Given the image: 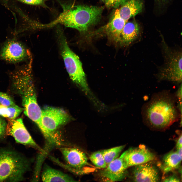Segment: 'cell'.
<instances>
[{
	"mask_svg": "<svg viewBox=\"0 0 182 182\" xmlns=\"http://www.w3.org/2000/svg\"><path fill=\"white\" fill-rule=\"evenodd\" d=\"M127 168L122 154L104 169L101 175L108 181H120L125 177Z\"/></svg>",
	"mask_w": 182,
	"mask_h": 182,
	"instance_id": "obj_12",
	"label": "cell"
},
{
	"mask_svg": "<svg viewBox=\"0 0 182 182\" xmlns=\"http://www.w3.org/2000/svg\"><path fill=\"white\" fill-rule=\"evenodd\" d=\"M126 22L119 16L116 9L111 20L96 31V33H103L114 41L119 42L121 32Z\"/></svg>",
	"mask_w": 182,
	"mask_h": 182,
	"instance_id": "obj_14",
	"label": "cell"
},
{
	"mask_svg": "<svg viewBox=\"0 0 182 182\" xmlns=\"http://www.w3.org/2000/svg\"><path fill=\"white\" fill-rule=\"evenodd\" d=\"M9 120L7 125L6 135L12 136L18 143L31 146L42 150L26 128L22 118Z\"/></svg>",
	"mask_w": 182,
	"mask_h": 182,
	"instance_id": "obj_9",
	"label": "cell"
},
{
	"mask_svg": "<svg viewBox=\"0 0 182 182\" xmlns=\"http://www.w3.org/2000/svg\"><path fill=\"white\" fill-rule=\"evenodd\" d=\"M140 26L135 21H127L121 32L119 42L124 45H129L138 37L140 33Z\"/></svg>",
	"mask_w": 182,
	"mask_h": 182,
	"instance_id": "obj_16",
	"label": "cell"
},
{
	"mask_svg": "<svg viewBox=\"0 0 182 182\" xmlns=\"http://www.w3.org/2000/svg\"><path fill=\"white\" fill-rule=\"evenodd\" d=\"M128 0H107L105 3L108 8H116L125 4Z\"/></svg>",
	"mask_w": 182,
	"mask_h": 182,
	"instance_id": "obj_23",
	"label": "cell"
},
{
	"mask_svg": "<svg viewBox=\"0 0 182 182\" xmlns=\"http://www.w3.org/2000/svg\"></svg>",
	"mask_w": 182,
	"mask_h": 182,
	"instance_id": "obj_33",
	"label": "cell"
},
{
	"mask_svg": "<svg viewBox=\"0 0 182 182\" xmlns=\"http://www.w3.org/2000/svg\"><path fill=\"white\" fill-rule=\"evenodd\" d=\"M70 119L69 114L61 108L46 106L42 109V124L48 131L53 134L56 129Z\"/></svg>",
	"mask_w": 182,
	"mask_h": 182,
	"instance_id": "obj_8",
	"label": "cell"
},
{
	"mask_svg": "<svg viewBox=\"0 0 182 182\" xmlns=\"http://www.w3.org/2000/svg\"><path fill=\"white\" fill-rule=\"evenodd\" d=\"M30 5H40L46 7L44 0H15Z\"/></svg>",
	"mask_w": 182,
	"mask_h": 182,
	"instance_id": "obj_24",
	"label": "cell"
},
{
	"mask_svg": "<svg viewBox=\"0 0 182 182\" xmlns=\"http://www.w3.org/2000/svg\"><path fill=\"white\" fill-rule=\"evenodd\" d=\"M5 3H6L9 0H3Z\"/></svg>",
	"mask_w": 182,
	"mask_h": 182,
	"instance_id": "obj_31",
	"label": "cell"
},
{
	"mask_svg": "<svg viewBox=\"0 0 182 182\" xmlns=\"http://www.w3.org/2000/svg\"><path fill=\"white\" fill-rule=\"evenodd\" d=\"M128 168L155 160V156L144 145L131 148L122 154Z\"/></svg>",
	"mask_w": 182,
	"mask_h": 182,
	"instance_id": "obj_10",
	"label": "cell"
},
{
	"mask_svg": "<svg viewBox=\"0 0 182 182\" xmlns=\"http://www.w3.org/2000/svg\"><path fill=\"white\" fill-rule=\"evenodd\" d=\"M182 134L179 136L176 143V149L182 147Z\"/></svg>",
	"mask_w": 182,
	"mask_h": 182,
	"instance_id": "obj_28",
	"label": "cell"
},
{
	"mask_svg": "<svg viewBox=\"0 0 182 182\" xmlns=\"http://www.w3.org/2000/svg\"><path fill=\"white\" fill-rule=\"evenodd\" d=\"M177 101L176 95L168 90L154 94L142 107L144 122L154 129L167 128L178 121L181 116L180 108L176 105Z\"/></svg>",
	"mask_w": 182,
	"mask_h": 182,
	"instance_id": "obj_1",
	"label": "cell"
},
{
	"mask_svg": "<svg viewBox=\"0 0 182 182\" xmlns=\"http://www.w3.org/2000/svg\"><path fill=\"white\" fill-rule=\"evenodd\" d=\"M41 179L44 182H72L75 181L71 177L59 171L46 168L43 171Z\"/></svg>",
	"mask_w": 182,
	"mask_h": 182,
	"instance_id": "obj_18",
	"label": "cell"
},
{
	"mask_svg": "<svg viewBox=\"0 0 182 182\" xmlns=\"http://www.w3.org/2000/svg\"><path fill=\"white\" fill-rule=\"evenodd\" d=\"M28 160L14 150L0 148V182H18L29 168Z\"/></svg>",
	"mask_w": 182,
	"mask_h": 182,
	"instance_id": "obj_4",
	"label": "cell"
},
{
	"mask_svg": "<svg viewBox=\"0 0 182 182\" xmlns=\"http://www.w3.org/2000/svg\"><path fill=\"white\" fill-rule=\"evenodd\" d=\"M7 108L10 112L8 118L10 119H15L24 110L23 108L20 107L15 104L7 106Z\"/></svg>",
	"mask_w": 182,
	"mask_h": 182,
	"instance_id": "obj_21",
	"label": "cell"
},
{
	"mask_svg": "<svg viewBox=\"0 0 182 182\" xmlns=\"http://www.w3.org/2000/svg\"><path fill=\"white\" fill-rule=\"evenodd\" d=\"M30 53L24 45L15 38L6 40L0 50V59L15 63L30 58Z\"/></svg>",
	"mask_w": 182,
	"mask_h": 182,
	"instance_id": "obj_7",
	"label": "cell"
},
{
	"mask_svg": "<svg viewBox=\"0 0 182 182\" xmlns=\"http://www.w3.org/2000/svg\"><path fill=\"white\" fill-rule=\"evenodd\" d=\"M182 157L176 151H172L164 156L160 168L164 174L178 169L180 167Z\"/></svg>",
	"mask_w": 182,
	"mask_h": 182,
	"instance_id": "obj_17",
	"label": "cell"
},
{
	"mask_svg": "<svg viewBox=\"0 0 182 182\" xmlns=\"http://www.w3.org/2000/svg\"><path fill=\"white\" fill-rule=\"evenodd\" d=\"M10 112L7 106L0 104V116L3 117L8 118Z\"/></svg>",
	"mask_w": 182,
	"mask_h": 182,
	"instance_id": "obj_26",
	"label": "cell"
},
{
	"mask_svg": "<svg viewBox=\"0 0 182 182\" xmlns=\"http://www.w3.org/2000/svg\"><path fill=\"white\" fill-rule=\"evenodd\" d=\"M163 181L164 182H179L180 179L175 175L170 176L165 178L163 179Z\"/></svg>",
	"mask_w": 182,
	"mask_h": 182,
	"instance_id": "obj_27",
	"label": "cell"
},
{
	"mask_svg": "<svg viewBox=\"0 0 182 182\" xmlns=\"http://www.w3.org/2000/svg\"><path fill=\"white\" fill-rule=\"evenodd\" d=\"M150 162L134 166L132 178L135 182H157L160 180L158 169Z\"/></svg>",
	"mask_w": 182,
	"mask_h": 182,
	"instance_id": "obj_13",
	"label": "cell"
},
{
	"mask_svg": "<svg viewBox=\"0 0 182 182\" xmlns=\"http://www.w3.org/2000/svg\"><path fill=\"white\" fill-rule=\"evenodd\" d=\"M64 158L71 167L69 169L73 172L81 174L83 168L89 165L85 154L76 148L62 147L60 149Z\"/></svg>",
	"mask_w": 182,
	"mask_h": 182,
	"instance_id": "obj_11",
	"label": "cell"
},
{
	"mask_svg": "<svg viewBox=\"0 0 182 182\" xmlns=\"http://www.w3.org/2000/svg\"><path fill=\"white\" fill-rule=\"evenodd\" d=\"M90 161L97 168L104 169L107 166L101 151L93 153L90 157Z\"/></svg>",
	"mask_w": 182,
	"mask_h": 182,
	"instance_id": "obj_20",
	"label": "cell"
},
{
	"mask_svg": "<svg viewBox=\"0 0 182 182\" xmlns=\"http://www.w3.org/2000/svg\"><path fill=\"white\" fill-rule=\"evenodd\" d=\"M0 104L6 106L13 105L15 104L11 97L7 94L0 92Z\"/></svg>",
	"mask_w": 182,
	"mask_h": 182,
	"instance_id": "obj_22",
	"label": "cell"
},
{
	"mask_svg": "<svg viewBox=\"0 0 182 182\" xmlns=\"http://www.w3.org/2000/svg\"><path fill=\"white\" fill-rule=\"evenodd\" d=\"M157 0L158 1H164V0Z\"/></svg>",
	"mask_w": 182,
	"mask_h": 182,
	"instance_id": "obj_32",
	"label": "cell"
},
{
	"mask_svg": "<svg viewBox=\"0 0 182 182\" xmlns=\"http://www.w3.org/2000/svg\"><path fill=\"white\" fill-rule=\"evenodd\" d=\"M31 69L25 65L17 66L10 72L9 75L13 87L21 97L24 114L41 130L44 127L41 120L42 109L37 102Z\"/></svg>",
	"mask_w": 182,
	"mask_h": 182,
	"instance_id": "obj_2",
	"label": "cell"
},
{
	"mask_svg": "<svg viewBox=\"0 0 182 182\" xmlns=\"http://www.w3.org/2000/svg\"><path fill=\"white\" fill-rule=\"evenodd\" d=\"M7 125L5 120L0 117V139L3 138L6 134Z\"/></svg>",
	"mask_w": 182,
	"mask_h": 182,
	"instance_id": "obj_25",
	"label": "cell"
},
{
	"mask_svg": "<svg viewBox=\"0 0 182 182\" xmlns=\"http://www.w3.org/2000/svg\"><path fill=\"white\" fill-rule=\"evenodd\" d=\"M102 2L105 3H106L107 0H101Z\"/></svg>",
	"mask_w": 182,
	"mask_h": 182,
	"instance_id": "obj_30",
	"label": "cell"
},
{
	"mask_svg": "<svg viewBox=\"0 0 182 182\" xmlns=\"http://www.w3.org/2000/svg\"><path fill=\"white\" fill-rule=\"evenodd\" d=\"M176 152L179 155L182 157V147L176 149Z\"/></svg>",
	"mask_w": 182,
	"mask_h": 182,
	"instance_id": "obj_29",
	"label": "cell"
},
{
	"mask_svg": "<svg viewBox=\"0 0 182 182\" xmlns=\"http://www.w3.org/2000/svg\"><path fill=\"white\" fill-rule=\"evenodd\" d=\"M62 12L55 20L44 24L46 28L60 24L85 33L100 20L103 8L97 6L61 4Z\"/></svg>",
	"mask_w": 182,
	"mask_h": 182,
	"instance_id": "obj_3",
	"label": "cell"
},
{
	"mask_svg": "<svg viewBox=\"0 0 182 182\" xmlns=\"http://www.w3.org/2000/svg\"><path fill=\"white\" fill-rule=\"evenodd\" d=\"M143 0H128L119 8L117 9L119 16L126 22L141 12Z\"/></svg>",
	"mask_w": 182,
	"mask_h": 182,
	"instance_id": "obj_15",
	"label": "cell"
},
{
	"mask_svg": "<svg viewBox=\"0 0 182 182\" xmlns=\"http://www.w3.org/2000/svg\"><path fill=\"white\" fill-rule=\"evenodd\" d=\"M162 39L165 63L164 66L160 69L158 78L160 80L179 83L181 82L182 77L181 52L171 49L164 39Z\"/></svg>",
	"mask_w": 182,
	"mask_h": 182,
	"instance_id": "obj_6",
	"label": "cell"
},
{
	"mask_svg": "<svg viewBox=\"0 0 182 182\" xmlns=\"http://www.w3.org/2000/svg\"><path fill=\"white\" fill-rule=\"evenodd\" d=\"M124 147V145H121L101 151L107 166L119 157Z\"/></svg>",
	"mask_w": 182,
	"mask_h": 182,
	"instance_id": "obj_19",
	"label": "cell"
},
{
	"mask_svg": "<svg viewBox=\"0 0 182 182\" xmlns=\"http://www.w3.org/2000/svg\"><path fill=\"white\" fill-rule=\"evenodd\" d=\"M59 32L61 54L70 77L93 102H95L97 99L88 86L82 64L79 57L70 49L62 33Z\"/></svg>",
	"mask_w": 182,
	"mask_h": 182,
	"instance_id": "obj_5",
	"label": "cell"
}]
</instances>
